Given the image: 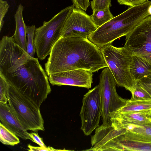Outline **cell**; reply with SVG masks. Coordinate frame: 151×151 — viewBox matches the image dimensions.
I'll use <instances>...</instances> for the list:
<instances>
[{
    "instance_id": "obj_8",
    "label": "cell",
    "mask_w": 151,
    "mask_h": 151,
    "mask_svg": "<svg viewBox=\"0 0 151 151\" xmlns=\"http://www.w3.org/2000/svg\"><path fill=\"white\" fill-rule=\"evenodd\" d=\"M125 37V48L132 55L151 64V15L142 20Z\"/></svg>"
},
{
    "instance_id": "obj_31",
    "label": "cell",
    "mask_w": 151,
    "mask_h": 151,
    "mask_svg": "<svg viewBox=\"0 0 151 151\" xmlns=\"http://www.w3.org/2000/svg\"><path fill=\"white\" fill-rule=\"evenodd\" d=\"M148 12L150 15H151V5L149 7L148 9Z\"/></svg>"
},
{
    "instance_id": "obj_25",
    "label": "cell",
    "mask_w": 151,
    "mask_h": 151,
    "mask_svg": "<svg viewBox=\"0 0 151 151\" xmlns=\"http://www.w3.org/2000/svg\"><path fill=\"white\" fill-rule=\"evenodd\" d=\"M9 5L6 1L0 0V31L1 32L4 24V19L7 13Z\"/></svg>"
},
{
    "instance_id": "obj_23",
    "label": "cell",
    "mask_w": 151,
    "mask_h": 151,
    "mask_svg": "<svg viewBox=\"0 0 151 151\" xmlns=\"http://www.w3.org/2000/svg\"><path fill=\"white\" fill-rule=\"evenodd\" d=\"M8 83L5 79L0 75V103L7 104V97Z\"/></svg>"
},
{
    "instance_id": "obj_16",
    "label": "cell",
    "mask_w": 151,
    "mask_h": 151,
    "mask_svg": "<svg viewBox=\"0 0 151 151\" xmlns=\"http://www.w3.org/2000/svg\"><path fill=\"white\" fill-rule=\"evenodd\" d=\"M130 70L132 78L136 83L151 74V64L139 56L132 55Z\"/></svg>"
},
{
    "instance_id": "obj_1",
    "label": "cell",
    "mask_w": 151,
    "mask_h": 151,
    "mask_svg": "<svg viewBox=\"0 0 151 151\" xmlns=\"http://www.w3.org/2000/svg\"><path fill=\"white\" fill-rule=\"evenodd\" d=\"M0 75L40 107L51 91L48 76L38 58L28 54L13 36H4L0 41Z\"/></svg>"
},
{
    "instance_id": "obj_13",
    "label": "cell",
    "mask_w": 151,
    "mask_h": 151,
    "mask_svg": "<svg viewBox=\"0 0 151 151\" xmlns=\"http://www.w3.org/2000/svg\"><path fill=\"white\" fill-rule=\"evenodd\" d=\"M1 122L9 130L23 139L31 140L29 133L23 127L8 104L0 103Z\"/></svg>"
},
{
    "instance_id": "obj_17",
    "label": "cell",
    "mask_w": 151,
    "mask_h": 151,
    "mask_svg": "<svg viewBox=\"0 0 151 151\" xmlns=\"http://www.w3.org/2000/svg\"><path fill=\"white\" fill-rule=\"evenodd\" d=\"M123 132L120 135L117 151H151V142L126 139L123 136Z\"/></svg>"
},
{
    "instance_id": "obj_6",
    "label": "cell",
    "mask_w": 151,
    "mask_h": 151,
    "mask_svg": "<svg viewBox=\"0 0 151 151\" xmlns=\"http://www.w3.org/2000/svg\"><path fill=\"white\" fill-rule=\"evenodd\" d=\"M116 85L124 88L131 92L136 82L132 78L130 70L132 55L124 46L115 47L111 44L100 49Z\"/></svg>"
},
{
    "instance_id": "obj_26",
    "label": "cell",
    "mask_w": 151,
    "mask_h": 151,
    "mask_svg": "<svg viewBox=\"0 0 151 151\" xmlns=\"http://www.w3.org/2000/svg\"><path fill=\"white\" fill-rule=\"evenodd\" d=\"M137 81L151 96V74L142 78Z\"/></svg>"
},
{
    "instance_id": "obj_15",
    "label": "cell",
    "mask_w": 151,
    "mask_h": 151,
    "mask_svg": "<svg viewBox=\"0 0 151 151\" xmlns=\"http://www.w3.org/2000/svg\"><path fill=\"white\" fill-rule=\"evenodd\" d=\"M24 7L21 4L19 5L14 18L15 22V30L13 36L15 42L26 51L27 47V26L23 18Z\"/></svg>"
},
{
    "instance_id": "obj_3",
    "label": "cell",
    "mask_w": 151,
    "mask_h": 151,
    "mask_svg": "<svg viewBox=\"0 0 151 151\" xmlns=\"http://www.w3.org/2000/svg\"><path fill=\"white\" fill-rule=\"evenodd\" d=\"M149 0L140 4L130 7L97 29L88 39L100 49L130 32L139 23L150 15Z\"/></svg>"
},
{
    "instance_id": "obj_14",
    "label": "cell",
    "mask_w": 151,
    "mask_h": 151,
    "mask_svg": "<svg viewBox=\"0 0 151 151\" xmlns=\"http://www.w3.org/2000/svg\"><path fill=\"white\" fill-rule=\"evenodd\" d=\"M151 110L129 112L116 111L111 118L119 121L135 124H143L151 121Z\"/></svg>"
},
{
    "instance_id": "obj_4",
    "label": "cell",
    "mask_w": 151,
    "mask_h": 151,
    "mask_svg": "<svg viewBox=\"0 0 151 151\" xmlns=\"http://www.w3.org/2000/svg\"><path fill=\"white\" fill-rule=\"evenodd\" d=\"M7 97L11 110L26 130H45L40 107L37 104L9 84Z\"/></svg>"
},
{
    "instance_id": "obj_5",
    "label": "cell",
    "mask_w": 151,
    "mask_h": 151,
    "mask_svg": "<svg viewBox=\"0 0 151 151\" xmlns=\"http://www.w3.org/2000/svg\"><path fill=\"white\" fill-rule=\"evenodd\" d=\"M74 7L73 5L62 10L48 21L36 29L35 42L38 58L42 60L49 55L55 43L61 37L65 24Z\"/></svg>"
},
{
    "instance_id": "obj_20",
    "label": "cell",
    "mask_w": 151,
    "mask_h": 151,
    "mask_svg": "<svg viewBox=\"0 0 151 151\" xmlns=\"http://www.w3.org/2000/svg\"><path fill=\"white\" fill-rule=\"evenodd\" d=\"M0 141L3 144L12 146L20 142L19 138L14 133L0 123Z\"/></svg>"
},
{
    "instance_id": "obj_30",
    "label": "cell",
    "mask_w": 151,
    "mask_h": 151,
    "mask_svg": "<svg viewBox=\"0 0 151 151\" xmlns=\"http://www.w3.org/2000/svg\"><path fill=\"white\" fill-rule=\"evenodd\" d=\"M29 135L32 142H35L40 146L43 147H47L43 142L42 138H41L37 133L35 132L29 133Z\"/></svg>"
},
{
    "instance_id": "obj_22",
    "label": "cell",
    "mask_w": 151,
    "mask_h": 151,
    "mask_svg": "<svg viewBox=\"0 0 151 151\" xmlns=\"http://www.w3.org/2000/svg\"><path fill=\"white\" fill-rule=\"evenodd\" d=\"M131 101H147L151 99L150 95L140 85L138 81L136 82L135 85L132 91Z\"/></svg>"
},
{
    "instance_id": "obj_18",
    "label": "cell",
    "mask_w": 151,
    "mask_h": 151,
    "mask_svg": "<svg viewBox=\"0 0 151 151\" xmlns=\"http://www.w3.org/2000/svg\"><path fill=\"white\" fill-rule=\"evenodd\" d=\"M150 110H151V99L134 101L128 100L125 105L117 111L126 113Z\"/></svg>"
},
{
    "instance_id": "obj_28",
    "label": "cell",
    "mask_w": 151,
    "mask_h": 151,
    "mask_svg": "<svg viewBox=\"0 0 151 151\" xmlns=\"http://www.w3.org/2000/svg\"><path fill=\"white\" fill-rule=\"evenodd\" d=\"M148 0H117L118 3L130 7L135 6L142 4Z\"/></svg>"
},
{
    "instance_id": "obj_24",
    "label": "cell",
    "mask_w": 151,
    "mask_h": 151,
    "mask_svg": "<svg viewBox=\"0 0 151 151\" xmlns=\"http://www.w3.org/2000/svg\"><path fill=\"white\" fill-rule=\"evenodd\" d=\"M111 0H92L91 1V6L93 11L104 10L111 6Z\"/></svg>"
},
{
    "instance_id": "obj_19",
    "label": "cell",
    "mask_w": 151,
    "mask_h": 151,
    "mask_svg": "<svg viewBox=\"0 0 151 151\" xmlns=\"http://www.w3.org/2000/svg\"><path fill=\"white\" fill-rule=\"evenodd\" d=\"M91 16L93 22L98 27L108 22L114 17L111 13L109 8L104 10L93 11V14Z\"/></svg>"
},
{
    "instance_id": "obj_12",
    "label": "cell",
    "mask_w": 151,
    "mask_h": 151,
    "mask_svg": "<svg viewBox=\"0 0 151 151\" xmlns=\"http://www.w3.org/2000/svg\"><path fill=\"white\" fill-rule=\"evenodd\" d=\"M111 124L116 128L125 129L123 135L126 139L151 142V121L139 125L113 119Z\"/></svg>"
},
{
    "instance_id": "obj_32",
    "label": "cell",
    "mask_w": 151,
    "mask_h": 151,
    "mask_svg": "<svg viewBox=\"0 0 151 151\" xmlns=\"http://www.w3.org/2000/svg\"><path fill=\"white\" fill-rule=\"evenodd\" d=\"M150 118H151V112L150 114Z\"/></svg>"
},
{
    "instance_id": "obj_7",
    "label": "cell",
    "mask_w": 151,
    "mask_h": 151,
    "mask_svg": "<svg viewBox=\"0 0 151 151\" xmlns=\"http://www.w3.org/2000/svg\"><path fill=\"white\" fill-rule=\"evenodd\" d=\"M99 85L102 105L101 116L103 124H111V116L125 105L127 100L118 94L116 81L108 67L105 68L101 72Z\"/></svg>"
},
{
    "instance_id": "obj_27",
    "label": "cell",
    "mask_w": 151,
    "mask_h": 151,
    "mask_svg": "<svg viewBox=\"0 0 151 151\" xmlns=\"http://www.w3.org/2000/svg\"><path fill=\"white\" fill-rule=\"evenodd\" d=\"M75 8L86 11L90 5L89 0H71Z\"/></svg>"
},
{
    "instance_id": "obj_9",
    "label": "cell",
    "mask_w": 151,
    "mask_h": 151,
    "mask_svg": "<svg viewBox=\"0 0 151 151\" xmlns=\"http://www.w3.org/2000/svg\"><path fill=\"white\" fill-rule=\"evenodd\" d=\"M102 105L99 84L84 96L80 116L81 129L84 135L88 136L99 126L101 116Z\"/></svg>"
},
{
    "instance_id": "obj_10",
    "label": "cell",
    "mask_w": 151,
    "mask_h": 151,
    "mask_svg": "<svg viewBox=\"0 0 151 151\" xmlns=\"http://www.w3.org/2000/svg\"><path fill=\"white\" fill-rule=\"evenodd\" d=\"M98 28L91 16L84 10L74 7L65 24L61 38H88Z\"/></svg>"
},
{
    "instance_id": "obj_2",
    "label": "cell",
    "mask_w": 151,
    "mask_h": 151,
    "mask_svg": "<svg viewBox=\"0 0 151 151\" xmlns=\"http://www.w3.org/2000/svg\"><path fill=\"white\" fill-rule=\"evenodd\" d=\"M45 64L47 75L76 69L92 73L108 67L100 49L88 38H60L52 48Z\"/></svg>"
},
{
    "instance_id": "obj_11",
    "label": "cell",
    "mask_w": 151,
    "mask_h": 151,
    "mask_svg": "<svg viewBox=\"0 0 151 151\" xmlns=\"http://www.w3.org/2000/svg\"><path fill=\"white\" fill-rule=\"evenodd\" d=\"M93 73L84 69H76L58 72L48 76L52 85H68L89 89L93 82Z\"/></svg>"
},
{
    "instance_id": "obj_21",
    "label": "cell",
    "mask_w": 151,
    "mask_h": 151,
    "mask_svg": "<svg viewBox=\"0 0 151 151\" xmlns=\"http://www.w3.org/2000/svg\"><path fill=\"white\" fill-rule=\"evenodd\" d=\"M36 29L35 25L27 26V40L26 52L30 56L34 58L36 52L35 42V34Z\"/></svg>"
},
{
    "instance_id": "obj_29",
    "label": "cell",
    "mask_w": 151,
    "mask_h": 151,
    "mask_svg": "<svg viewBox=\"0 0 151 151\" xmlns=\"http://www.w3.org/2000/svg\"><path fill=\"white\" fill-rule=\"evenodd\" d=\"M28 147L29 149L28 150L30 151H63L66 150L56 149L52 147H35L32 146L30 145H28Z\"/></svg>"
}]
</instances>
